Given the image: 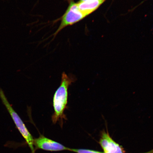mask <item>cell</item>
<instances>
[{
  "label": "cell",
  "instance_id": "1",
  "mask_svg": "<svg viewBox=\"0 0 153 153\" xmlns=\"http://www.w3.org/2000/svg\"><path fill=\"white\" fill-rule=\"evenodd\" d=\"M76 80L73 76H68L65 72L62 73L60 85L55 91L53 98L54 112L51 117V120L53 124L59 121L62 127L64 120H67L64 111L68 108V87Z\"/></svg>",
  "mask_w": 153,
  "mask_h": 153
},
{
  "label": "cell",
  "instance_id": "2",
  "mask_svg": "<svg viewBox=\"0 0 153 153\" xmlns=\"http://www.w3.org/2000/svg\"><path fill=\"white\" fill-rule=\"evenodd\" d=\"M0 98L12 118L17 128L25 140L26 143L31 150L32 153H35V149L34 146V140L33 137L29 131L23 121L10 104L4 92L1 88H0Z\"/></svg>",
  "mask_w": 153,
  "mask_h": 153
},
{
  "label": "cell",
  "instance_id": "3",
  "mask_svg": "<svg viewBox=\"0 0 153 153\" xmlns=\"http://www.w3.org/2000/svg\"><path fill=\"white\" fill-rule=\"evenodd\" d=\"M86 16L78 8L77 3L71 1L63 15L60 25L54 34L56 35L65 27L79 22Z\"/></svg>",
  "mask_w": 153,
  "mask_h": 153
},
{
  "label": "cell",
  "instance_id": "4",
  "mask_svg": "<svg viewBox=\"0 0 153 153\" xmlns=\"http://www.w3.org/2000/svg\"><path fill=\"white\" fill-rule=\"evenodd\" d=\"M34 143L37 148L46 151L53 152L69 151L70 149L60 143L44 137L43 135H41L37 139H34Z\"/></svg>",
  "mask_w": 153,
  "mask_h": 153
},
{
  "label": "cell",
  "instance_id": "5",
  "mask_svg": "<svg viewBox=\"0 0 153 153\" xmlns=\"http://www.w3.org/2000/svg\"><path fill=\"white\" fill-rule=\"evenodd\" d=\"M99 143L104 153H123L121 147L112 139L108 131H102Z\"/></svg>",
  "mask_w": 153,
  "mask_h": 153
},
{
  "label": "cell",
  "instance_id": "6",
  "mask_svg": "<svg viewBox=\"0 0 153 153\" xmlns=\"http://www.w3.org/2000/svg\"><path fill=\"white\" fill-rule=\"evenodd\" d=\"M106 0H87L78 2L77 3L78 8L86 16L90 14L98 8Z\"/></svg>",
  "mask_w": 153,
  "mask_h": 153
},
{
  "label": "cell",
  "instance_id": "7",
  "mask_svg": "<svg viewBox=\"0 0 153 153\" xmlns=\"http://www.w3.org/2000/svg\"><path fill=\"white\" fill-rule=\"evenodd\" d=\"M69 151L77 153H104L97 151L83 149H70Z\"/></svg>",
  "mask_w": 153,
  "mask_h": 153
},
{
  "label": "cell",
  "instance_id": "8",
  "mask_svg": "<svg viewBox=\"0 0 153 153\" xmlns=\"http://www.w3.org/2000/svg\"><path fill=\"white\" fill-rule=\"evenodd\" d=\"M87 1V0H80V1H79V2H82Z\"/></svg>",
  "mask_w": 153,
  "mask_h": 153
}]
</instances>
